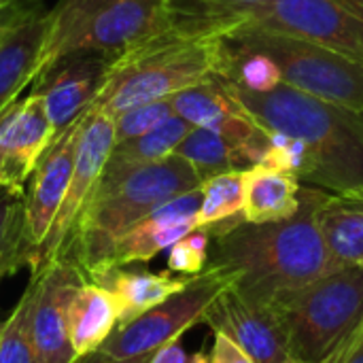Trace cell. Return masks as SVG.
<instances>
[{
	"label": "cell",
	"mask_w": 363,
	"mask_h": 363,
	"mask_svg": "<svg viewBox=\"0 0 363 363\" xmlns=\"http://www.w3.org/2000/svg\"><path fill=\"white\" fill-rule=\"evenodd\" d=\"M330 191L302 185L300 211L272 223H249L245 217L225 221L211 232L208 266L223 270L232 287L251 302L272 304L338 268L321 228L319 208Z\"/></svg>",
	"instance_id": "1"
},
{
	"label": "cell",
	"mask_w": 363,
	"mask_h": 363,
	"mask_svg": "<svg viewBox=\"0 0 363 363\" xmlns=\"http://www.w3.org/2000/svg\"><path fill=\"white\" fill-rule=\"evenodd\" d=\"M185 11V9H183ZM234 23L185 15L168 30L117 55L96 98V111L113 119L138 104L174 94L221 72L223 45Z\"/></svg>",
	"instance_id": "2"
},
{
	"label": "cell",
	"mask_w": 363,
	"mask_h": 363,
	"mask_svg": "<svg viewBox=\"0 0 363 363\" xmlns=\"http://www.w3.org/2000/svg\"><path fill=\"white\" fill-rule=\"evenodd\" d=\"M230 85L257 123L304 143L302 185L336 196H363V113L289 85H279L266 94L240 89L232 81Z\"/></svg>",
	"instance_id": "3"
},
{
	"label": "cell",
	"mask_w": 363,
	"mask_h": 363,
	"mask_svg": "<svg viewBox=\"0 0 363 363\" xmlns=\"http://www.w3.org/2000/svg\"><path fill=\"white\" fill-rule=\"evenodd\" d=\"M200 185L198 172L179 155L136 168L113 183H98L62 257L70 259L91 281L106 268L115 242L130 228L168 200Z\"/></svg>",
	"instance_id": "4"
},
{
	"label": "cell",
	"mask_w": 363,
	"mask_h": 363,
	"mask_svg": "<svg viewBox=\"0 0 363 363\" xmlns=\"http://www.w3.org/2000/svg\"><path fill=\"white\" fill-rule=\"evenodd\" d=\"M185 11L177 0H57L47 11L38 74L79 51L117 57L174 26Z\"/></svg>",
	"instance_id": "5"
},
{
	"label": "cell",
	"mask_w": 363,
	"mask_h": 363,
	"mask_svg": "<svg viewBox=\"0 0 363 363\" xmlns=\"http://www.w3.org/2000/svg\"><path fill=\"white\" fill-rule=\"evenodd\" d=\"M270 306L283 325L291 359L323 363L362 323L363 266H338Z\"/></svg>",
	"instance_id": "6"
},
{
	"label": "cell",
	"mask_w": 363,
	"mask_h": 363,
	"mask_svg": "<svg viewBox=\"0 0 363 363\" xmlns=\"http://www.w3.org/2000/svg\"><path fill=\"white\" fill-rule=\"evenodd\" d=\"M225 38L268 55L279 66L283 85L363 113V64L359 62L298 36L247 26H234Z\"/></svg>",
	"instance_id": "7"
},
{
	"label": "cell",
	"mask_w": 363,
	"mask_h": 363,
	"mask_svg": "<svg viewBox=\"0 0 363 363\" xmlns=\"http://www.w3.org/2000/svg\"><path fill=\"white\" fill-rule=\"evenodd\" d=\"M228 287H232V279L223 270L206 266V270L191 277L181 291L140 317L117 325L111 338L100 347V353L111 359H130L155 353L164 345L181 340L189 328L204 323L208 306Z\"/></svg>",
	"instance_id": "8"
},
{
	"label": "cell",
	"mask_w": 363,
	"mask_h": 363,
	"mask_svg": "<svg viewBox=\"0 0 363 363\" xmlns=\"http://www.w3.org/2000/svg\"><path fill=\"white\" fill-rule=\"evenodd\" d=\"M236 26L298 36L363 64V0H272Z\"/></svg>",
	"instance_id": "9"
},
{
	"label": "cell",
	"mask_w": 363,
	"mask_h": 363,
	"mask_svg": "<svg viewBox=\"0 0 363 363\" xmlns=\"http://www.w3.org/2000/svg\"><path fill=\"white\" fill-rule=\"evenodd\" d=\"M170 104L174 115L183 117L194 128H206L223 136L242 153L249 168L264 162L270 147V130L257 123L223 74L215 72L174 94Z\"/></svg>",
	"instance_id": "10"
},
{
	"label": "cell",
	"mask_w": 363,
	"mask_h": 363,
	"mask_svg": "<svg viewBox=\"0 0 363 363\" xmlns=\"http://www.w3.org/2000/svg\"><path fill=\"white\" fill-rule=\"evenodd\" d=\"M81 119H77L55 138V143L40 157L30 177L28 189L23 191V221L13 272L23 266H28L30 270L36 266L38 253L62 208L74 166Z\"/></svg>",
	"instance_id": "11"
},
{
	"label": "cell",
	"mask_w": 363,
	"mask_h": 363,
	"mask_svg": "<svg viewBox=\"0 0 363 363\" xmlns=\"http://www.w3.org/2000/svg\"><path fill=\"white\" fill-rule=\"evenodd\" d=\"M113 147H115V119L102 111L89 108L83 115L81 125H79L74 166H72V174H70V183H68L62 208L51 225V232L38 253V259L32 272L62 257L85 204L91 200L100 183V177L104 172V166L108 162Z\"/></svg>",
	"instance_id": "12"
},
{
	"label": "cell",
	"mask_w": 363,
	"mask_h": 363,
	"mask_svg": "<svg viewBox=\"0 0 363 363\" xmlns=\"http://www.w3.org/2000/svg\"><path fill=\"white\" fill-rule=\"evenodd\" d=\"M89 281L70 259L60 257L32 272L30 330L38 363H74L79 357L70 342V302L74 291Z\"/></svg>",
	"instance_id": "13"
},
{
	"label": "cell",
	"mask_w": 363,
	"mask_h": 363,
	"mask_svg": "<svg viewBox=\"0 0 363 363\" xmlns=\"http://www.w3.org/2000/svg\"><path fill=\"white\" fill-rule=\"evenodd\" d=\"M111 62L104 53L79 51L60 57L34 79L32 94L40 98L57 136L94 106Z\"/></svg>",
	"instance_id": "14"
},
{
	"label": "cell",
	"mask_w": 363,
	"mask_h": 363,
	"mask_svg": "<svg viewBox=\"0 0 363 363\" xmlns=\"http://www.w3.org/2000/svg\"><path fill=\"white\" fill-rule=\"evenodd\" d=\"M204 323L238 345L253 363L294 362L274 308L247 300L234 287L217 296L204 315Z\"/></svg>",
	"instance_id": "15"
},
{
	"label": "cell",
	"mask_w": 363,
	"mask_h": 363,
	"mask_svg": "<svg viewBox=\"0 0 363 363\" xmlns=\"http://www.w3.org/2000/svg\"><path fill=\"white\" fill-rule=\"evenodd\" d=\"M57 134L43 102L32 91L15 100L0 115V160L2 187L15 194L26 191L36 164L55 143Z\"/></svg>",
	"instance_id": "16"
},
{
	"label": "cell",
	"mask_w": 363,
	"mask_h": 363,
	"mask_svg": "<svg viewBox=\"0 0 363 363\" xmlns=\"http://www.w3.org/2000/svg\"><path fill=\"white\" fill-rule=\"evenodd\" d=\"M200 204H202V191L198 187L155 208L151 215H147L143 221L130 228L115 242L106 268L102 272L111 268H125L130 264H147L157 253L170 249L177 240H181L183 236H187L198 228Z\"/></svg>",
	"instance_id": "17"
},
{
	"label": "cell",
	"mask_w": 363,
	"mask_h": 363,
	"mask_svg": "<svg viewBox=\"0 0 363 363\" xmlns=\"http://www.w3.org/2000/svg\"><path fill=\"white\" fill-rule=\"evenodd\" d=\"M47 32V11L28 0L21 17L0 38V115L38 77V62Z\"/></svg>",
	"instance_id": "18"
},
{
	"label": "cell",
	"mask_w": 363,
	"mask_h": 363,
	"mask_svg": "<svg viewBox=\"0 0 363 363\" xmlns=\"http://www.w3.org/2000/svg\"><path fill=\"white\" fill-rule=\"evenodd\" d=\"M191 277H181L174 272H147V270H125V268H111L96 279L94 283L106 287L117 302L119 308V325L128 323L143 313L151 311L153 306L162 304L177 291H181Z\"/></svg>",
	"instance_id": "19"
},
{
	"label": "cell",
	"mask_w": 363,
	"mask_h": 363,
	"mask_svg": "<svg viewBox=\"0 0 363 363\" xmlns=\"http://www.w3.org/2000/svg\"><path fill=\"white\" fill-rule=\"evenodd\" d=\"M302 183L296 174L257 164L245 170V208L242 217L249 223L285 221L300 211Z\"/></svg>",
	"instance_id": "20"
},
{
	"label": "cell",
	"mask_w": 363,
	"mask_h": 363,
	"mask_svg": "<svg viewBox=\"0 0 363 363\" xmlns=\"http://www.w3.org/2000/svg\"><path fill=\"white\" fill-rule=\"evenodd\" d=\"M70 342L77 357L91 355L111 338L119 325V308L115 296L94 283L85 281L72 296L70 311Z\"/></svg>",
	"instance_id": "21"
},
{
	"label": "cell",
	"mask_w": 363,
	"mask_h": 363,
	"mask_svg": "<svg viewBox=\"0 0 363 363\" xmlns=\"http://www.w3.org/2000/svg\"><path fill=\"white\" fill-rule=\"evenodd\" d=\"M194 130V125L189 121H185L179 115L168 117L164 123H160L157 128H153L151 132L123 140V143H115L108 162L104 166V172L100 177V183H113L119 177L143 168V166H151L157 164L170 155H174L177 147L183 143V138Z\"/></svg>",
	"instance_id": "22"
},
{
	"label": "cell",
	"mask_w": 363,
	"mask_h": 363,
	"mask_svg": "<svg viewBox=\"0 0 363 363\" xmlns=\"http://www.w3.org/2000/svg\"><path fill=\"white\" fill-rule=\"evenodd\" d=\"M319 228L338 266H363V196L330 194L319 208Z\"/></svg>",
	"instance_id": "23"
},
{
	"label": "cell",
	"mask_w": 363,
	"mask_h": 363,
	"mask_svg": "<svg viewBox=\"0 0 363 363\" xmlns=\"http://www.w3.org/2000/svg\"><path fill=\"white\" fill-rule=\"evenodd\" d=\"M174 155L183 157L198 172L202 183L221 172L249 170V164L242 153L232 147L223 136L206 128H194L177 147Z\"/></svg>",
	"instance_id": "24"
},
{
	"label": "cell",
	"mask_w": 363,
	"mask_h": 363,
	"mask_svg": "<svg viewBox=\"0 0 363 363\" xmlns=\"http://www.w3.org/2000/svg\"><path fill=\"white\" fill-rule=\"evenodd\" d=\"M202 204L198 228H215L242 217L245 208V170H230L206 179L200 185Z\"/></svg>",
	"instance_id": "25"
},
{
	"label": "cell",
	"mask_w": 363,
	"mask_h": 363,
	"mask_svg": "<svg viewBox=\"0 0 363 363\" xmlns=\"http://www.w3.org/2000/svg\"><path fill=\"white\" fill-rule=\"evenodd\" d=\"M0 363H38L30 330V291L26 289L13 313L2 325Z\"/></svg>",
	"instance_id": "26"
},
{
	"label": "cell",
	"mask_w": 363,
	"mask_h": 363,
	"mask_svg": "<svg viewBox=\"0 0 363 363\" xmlns=\"http://www.w3.org/2000/svg\"><path fill=\"white\" fill-rule=\"evenodd\" d=\"M211 257V232L196 228L168 249V270L181 277H196L206 270Z\"/></svg>",
	"instance_id": "27"
},
{
	"label": "cell",
	"mask_w": 363,
	"mask_h": 363,
	"mask_svg": "<svg viewBox=\"0 0 363 363\" xmlns=\"http://www.w3.org/2000/svg\"><path fill=\"white\" fill-rule=\"evenodd\" d=\"M172 104L168 100H157V102H147L138 104L134 108H128L125 113L115 117V143H123L136 136H143L164 123L168 117H172Z\"/></svg>",
	"instance_id": "28"
},
{
	"label": "cell",
	"mask_w": 363,
	"mask_h": 363,
	"mask_svg": "<svg viewBox=\"0 0 363 363\" xmlns=\"http://www.w3.org/2000/svg\"><path fill=\"white\" fill-rule=\"evenodd\" d=\"M23 221V194L0 189V257L4 259V272L13 274V262L19 247Z\"/></svg>",
	"instance_id": "29"
},
{
	"label": "cell",
	"mask_w": 363,
	"mask_h": 363,
	"mask_svg": "<svg viewBox=\"0 0 363 363\" xmlns=\"http://www.w3.org/2000/svg\"><path fill=\"white\" fill-rule=\"evenodd\" d=\"M272 0H196L200 6V17L213 19V21H228V23H240L259 9L268 6Z\"/></svg>",
	"instance_id": "30"
},
{
	"label": "cell",
	"mask_w": 363,
	"mask_h": 363,
	"mask_svg": "<svg viewBox=\"0 0 363 363\" xmlns=\"http://www.w3.org/2000/svg\"><path fill=\"white\" fill-rule=\"evenodd\" d=\"M149 363H211V355L204 351H198L194 355L185 353L183 345L179 340H172L168 345H164L162 349H157Z\"/></svg>",
	"instance_id": "31"
},
{
	"label": "cell",
	"mask_w": 363,
	"mask_h": 363,
	"mask_svg": "<svg viewBox=\"0 0 363 363\" xmlns=\"http://www.w3.org/2000/svg\"><path fill=\"white\" fill-rule=\"evenodd\" d=\"M323 363H363V319L357 330Z\"/></svg>",
	"instance_id": "32"
},
{
	"label": "cell",
	"mask_w": 363,
	"mask_h": 363,
	"mask_svg": "<svg viewBox=\"0 0 363 363\" xmlns=\"http://www.w3.org/2000/svg\"><path fill=\"white\" fill-rule=\"evenodd\" d=\"M208 355L211 363H253V359L238 345H234L223 334H215V342Z\"/></svg>",
	"instance_id": "33"
},
{
	"label": "cell",
	"mask_w": 363,
	"mask_h": 363,
	"mask_svg": "<svg viewBox=\"0 0 363 363\" xmlns=\"http://www.w3.org/2000/svg\"><path fill=\"white\" fill-rule=\"evenodd\" d=\"M26 4H28V0H11V2H6V4L0 9V38H2V34L21 17Z\"/></svg>",
	"instance_id": "34"
},
{
	"label": "cell",
	"mask_w": 363,
	"mask_h": 363,
	"mask_svg": "<svg viewBox=\"0 0 363 363\" xmlns=\"http://www.w3.org/2000/svg\"><path fill=\"white\" fill-rule=\"evenodd\" d=\"M153 353L149 355H140V357H130V359H111L106 355H102L100 351L91 353V355H85V357H79L74 363H149Z\"/></svg>",
	"instance_id": "35"
},
{
	"label": "cell",
	"mask_w": 363,
	"mask_h": 363,
	"mask_svg": "<svg viewBox=\"0 0 363 363\" xmlns=\"http://www.w3.org/2000/svg\"><path fill=\"white\" fill-rule=\"evenodd\" d=\"M2 274H6V272H4V259L0 257V277H2Z\"/></svg>",
	"instance_id": "36"
},
{
	"label": "cell",
	"mask_w": 363,
	"mask_h": 363,
	"mask_svg": "<svg viewBox=\"0 0 363 363\" xmlns=\"http://www.w3.org/2000/svg\"><path fill=\"white\" fill-rule=\"evenodd\" d=\"M0 187H2V160H0Z\"/></svg>",
	"instance_id": "37"
},
{
	"label": "cell",
	"mask_w": 363,
	"mask_h": 363,
	"mask_svg": "<svg viewBox=\"0 0 363 363\" xmlns=\"http://www.w3.org/2000/svg\"><path fill=\"white\" fill-rule=\"evenodd\" d=\"M6 2H11V0H0V9H2V6H4Z\"/></svg>",
	"instance_id": "38"
},
{
	"label": "cell",
	"mask_w": 363,
	"mask_h": 363,
	"mask_svg": "<svg viewBox=\"0 0 363 363\" xmlns=\"http://www.w3.org/2000/svg\"><path fill=\"white\" fill-rule=\"evenodd\" d=\"M2 325H4V321H0V334H2Z\"/></svg>",
	"instance_id": "39"
},
{
	"label": "cell",
	"mask_w": 363,
	"mask_h": 363,
	"mask_svg": "<svg viewBox=\"0 0 363 363\" xmlns=\"http://www.w3.org/2000/svg\"><path fill=\"white\" fill-rule=\"evenodd\" d=\"M289 363H304V362H289Z\"/></svg>",
	"instance_id": "40"
}]
</instances>
